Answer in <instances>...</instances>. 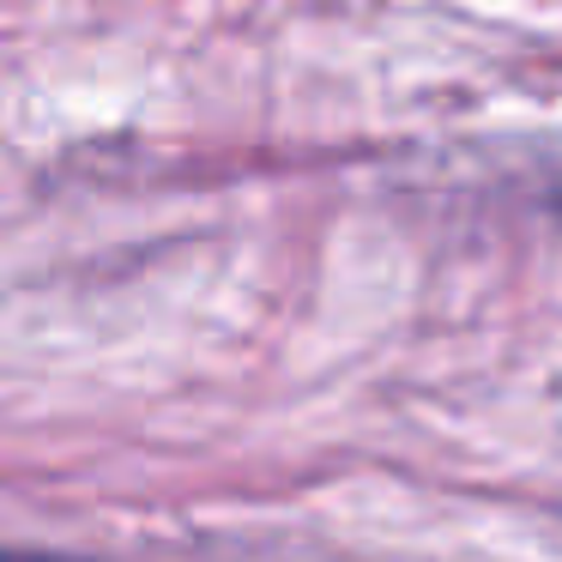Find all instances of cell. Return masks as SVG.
Listing matches in <instances>:
<instances>
[{
    "instance_id": "1",
    "label": "cell",
    "mask_w": 562,
    "mask_h": 562,
    "mask_svg": "<svg viewBox=\"0 0 562 562\" xmlns=\"http://www.w3.org/2000/svg\"><path fill=\"white\" fill-rule=\"evenodd\" d=\"M0 562H86V557H55V550H0Z\"/></svg>"
}]
</instances>
